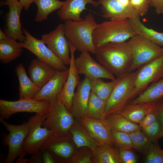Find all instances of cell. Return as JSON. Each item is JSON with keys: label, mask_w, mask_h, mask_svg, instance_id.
Wrapping results in <instances>:
<instances>
[{"label": "cell", "mask_w": 163, "mask_h": 163, "mask_svg": "<svg viewBox=\"0 0 163 163\" xmlns=\"http://www.w3.org/2000/svg\"><path fill=\"white\" fill-rule=\"evenodd\" d=\"M97 61L116 78L130 72L133 56L129 41L111 42L96 48Z\"/></svg>", "instance_id": "6da1fadb"}, {"label": "cell", "mask_w": 163, "mask_h": 163, "mask_svg": "<svg viewBox=\"0 0 163 163\" xmlns=\"http://www.w3.org/2000/svg\"><path fill=\"white\" fill-rule=\"evenodd\" d=\"M64 29L69 44L74 46L81 52H88L95 54L93 34L98 24L93 15L88 13L80 21L68 20L65 21Z\"/></svg>", "instance_id": "7a4b0ae2"}, {"label": "cell", "mask_w": 163, "mask_h": 163, "mask_svg": "<svg viewBox=\"0 0 163 163\" xmlns=\"http://www.w3.org/2000/svg\"><path fill=\"white\" fill-rule=\"evenodd\" d=\"M137 34L129 19H111L98 24L93 34L96 49L111 42L125 41Z\"/></svg>", "instance_id": "3957f363"}, {"label": "cell", "mask_w": 163, "mask_h": 163, "mask_svg": "<svg viewBox=\"0 0 163 163\" xmlns=\"http://www.w3.org/2000/svg\"><path fill=\"white\" fill-rule=\"evenodd\" d=\"M137 72V69L121 77L107 102L105 118L110 115L119 113L126 105L131 101V95Z\"/></svg>", "instance_id": "277c9868"}, {"label": "cell", "mask_w": 163, "mask_h": 163, "mask_svg": "<svg viewBox=\"0 0 163 163\" xmlns=\"http://www.w3.org/2000/svg\"><path fill=\"white\" fill-rule=\"evenodd\" d=\"M74 117L65 105L56 98L51 102L50 108L42 126L53 130L56 136L69 135L74 123Z\"/></svg>", "instance_id": "5b68a950"}, {"label": "cell", "mask_w": 163, "mask_h": 163, "mask_svg": "<svg viewBox=\"0 0 163 163\" xmlns=\"http://www.w3.org/2000/svg\"><path fill=\"white\" fill-rule=\"evenodd\" d=\"M47 114L36 113L28 119V133L23 146L26 154L32 155L40 150L54 133L53 130L42 126Z\"/></svg>", "instance_id": "8992f818"}, {"label": "cell", "mask_w": 163, "mask_h": 163, "mask_svg": "<svg viewBox=\"0 0 163 163\" xmlns=\"http://www.w3.org/2000/svg\"><path fill=\"white\" fill-rule=\"evenodd\" d=\"M51 102L33 98H23L16 101L0 99V118L8 119L19 112L35 113L47 114L51 107Z\"/></svg>", "instance_id": "52a82bcc"}, {"label": "cell", "mask_w": 163, "mask_h": 163, "mask_svg": "<svg viewBox=\"0 0 163 163\" xmlns=\"http://www.w3.org/2000/svg\"><path fill=\"white\" fill-rule=\"evenodd\" d=\"M129 41L132 46L133 51L130 72L135 71L163 54V47L138 34L131 38Z\"/></svg>", "instance_id": "ba28073f"}, {"label": "cell", "mask_w": 163, "mask_h": 163, "mask_svg": "<svg viewBox=\"0 0 163 163\" xmlns=\"http://www.w3.org/2000/svg\"><path fill=\"white\" fill-rule=\"evenodd\" d=\"M0 122L9 131L5 138L4 143L8 147V152L5 160V163H12L19 157H24L26 154L23 146L29 130L27 122L19 125L9 123L0 118Z\"/></svg>", "instance_id": "9c48e42d"}, {"label": "cell", "mask_w": 163, "mask_h": 163, "mask_svg": "<svg viewBox=\"0 0 163 163\" xmlns=\"http://www.w3.org/2000/svg\"><path fill=\"white\" fill-rule=\"evenodd\" d=\"M22 30L26 39L24 41L19 42L23 48L28 50L37 58L58 71H63L69 69L41 39L39 40L34 37L25 28H23Z\"/></svg>", "instance_id": "30bf717a"}, {"label": "cell", "mask_w": 163, "mask_h": 163, "mask_svg": "<svg viewBox=\"0 0 163 163\" xmlns=\"http://www.w3.org/2000/svg\"><path fill=\"white\" fill-rule=\"evenodd\" d=\"M132 100L151 83L163 78V54L138 69Z\"/></svg>", "instance_id": "8fae6325"}, {"label": "cell", "mask_w": 163, "mask_h": 163, "mask_svg": "<svg viewBox=\"0 0 163 163\" xmlns=\"http://www.w3.org/2000/svg\"><path fill=\"white\" fill-rule=\"evenodd\" d=\"M41 39L65 65H69V43L64 33V24H60L53 30L42 35Z\"/></svg>", "instance_id": "7c38bea8"}, {"label": "cell", "mask_w": 163, "mask_h": 163, "mask_svg": "<svg viewBox=\"0 0 163 163\" xmlns=\"http://www.w3.org/2000/svg\"><path fill=\"white\" fill-rule=\"evenodd\" d=\"M4 5L9 8L5 16L4 32L8 37L19 42L24 41L26 38L23 32L20 19L23 7L18 0H6L0 2V6Z\"/></svg>", "instance_id": "4fadbf2b"}, {"label": "cell", "mask_w": 163, "mask_h": 163, "mask_svg": "<svg viewBox=\"0 0 163 163\" xmlns=\"http://www.w3.org/2000/svg\"><path fill=\"white\" fill-rule=\"evenodd\" d=\"M75 64L79 74L84 75L91 80L105 78L111 80L116 78L92 57L89 52H81L75 59Z\"/></svg>", "instance_id": "5bb4252c"}, {"label": "cell", "mask_w": 163, "mask_h": 163, "mask_svg": "<svg viewBox=\"0 0 163 163\" xmlns=\"http://www.w3.org/2000/svg\"><path fill=\"white\" fill-rule=\"evenodd\" d=\"M70 53V61L68 76L63 88L57 98L62 102L71 112L72 100L74 91L79 82V73L75 64V53L76 48L69 44Z\"/></svg>", "instance_id": "9a60e30c"}, {"label": "cell", "mask_w": 163, "mask_h": 163, "mask_svg": "<svg viewBox=\"0 0 163 163\" xmlns=\"http://www.w3.org/2000/svg\"><path fill=\"white\" fill-rule=\"evenodd\" d=\"M91 92V80L85 77L80 81L72 100L71 113L77 119L88 116V104Z\"/></svg>", "instance_id": "2e32d148"}, {"label": "cell", "mask_w": 163, "mask_h": 163, "mask_svg": "<svg viewBox=\"0 0 163 163\" xmlns=\"http://www.w3.org/2000/svg\"><path fill=\"white\" fill-rule=\"evenodd\" d=\"M78 120L91 137L100 144L114 145L111 130L103 121L88 116L81 118Z\"/></svg>", "instance_id": "e0dca14e"}, {"label": "cell", "mask_w": 163, "mask_h": 163, "mask_svg": "<svg viewBox=\"0 0 163 163\" xmlns=\"http://www.w3.org/2000/svg\"><path fill=\"white\" fill-rule=\"evenodd\" d=\"M102 16L111 19H133L139 17L137 11L130 5H122L118 0H106L100 3Z\"/></svg>", "instance_id": "ac0fdd59"}, {"label": "cell", "mask_w": 163, "mask_h": 163, "mask_svg": "<svg viewBox=\"0 0 163 163\" xmlns=\"http://www.w3.org/2000/svg\"><path fill=\"white\" fill-rule=\"evenodd\" d=\"M69 73V69L63 71H58L33 99L51 102L57 98L62 90L67 78Z\"/></svg>", "instance_id": "d6986e66"}, {"label": "cell", "mask_w": 163, "mask_h": 163, "mask_svg": "<svg viewBox=\"0 0 163 163\" xmlns=\"http://www.w3.org/2000/svg\"><path fill=\"white\" fill-rule=\"evenodd\" d=\"M28 69L30 78L40 89L58 71L37 57L31 61Z\"/></svg>", "instance_id": "ffe728a7"}, {"label": "cell", "mask_w": 163, "mask_h": 163, "mask_svg": "<svg viewBox=\"0 0 163 163\" xmlns=\"http://www.w3.org/2000/svg\"><path fill=\"white\" fill-rule=\"evenodd\" d=\"M90 4L93 6L97 7L100 4L99 2L93 0H66L61 8L57 12V15L61 20L66 21L72 20L80 21L81 13L86 9V4Z\"/></svg>", "instance_id": "44dd1931"}, {"label": "cell", "mask_w": 163, "mask_h": 163, "mask_svg": "<svg viewBox=\"0 0 163 163\" xmlns=\"http://www.w3.org/2000/svg\"><path fill=\"white\" fill-rule=\"evenodd\" d=\"M68 135L56 136L52 135L44 147L51 151L60 160L65 161L73 153L74 148L68 141Z\"/></svg>", "instance_id": "7402d4cb"}, {"label": "cell", "mask_w": 163, "mask_h": 163, "mask_svg": "<svg viewBox=\"0 0 163 163\" xmlns=\"http://www.w3.org/2000/svg\"><path fill=\"white\" fill-rule=\"evenodd\" d=\"M15 72L19 82V99L34 98L40 89L28 77L25 69L21 63L16 66Z\"/></svg>", "instance_id": "603a6c76"}, {"label": "cell", "mask_w": 163, "mask_h": 163, "mask_svg": "<svg viewBox=\"0 0 163 163\" xmlns=\"http://www.w3.org/2000/svg\"><path fill=\"white\" fill-rule=\"evenodd\" d=\"M20 42L8 37L0 40V61L3 64L8 63L19 57L23 51Z\"/></svg>", "instance_id": "cb8c5ba5"}, {"label": "cell", "mask_w": 163, "mask_h": 163, "mask_svg": "<svg viewBox=\"0 0 163 163\" xmlns=\"http://www.w3.org/2000/svg\"><path fill=\"white\" fill-rule=\"evenodd\" d=\"M70 132L72 134L73 141L78 148L86 146L93 152L100 144L91 137L80 123H74Z\"/></svg>", "instance_id": "d4e9b609"}, {"label": "cell", "mask_w": 163, "mask_h": 163, "mask_svg": "<svg viewBox=\"0 0 163 163\" xmlns=\"http://www.w3.org/2000/svg\"><path fill=\"white\" fill-rule=\"evenodd\" d=\"M153 103H129L118 113L135 123L139 124L152 108Z\"/></svg>", "instance_id": "484cf974"}, {"label": "cell", "mask_w": 163, "mask_h": 163, "mask_svg": "<svg viewBox=\"0 0 163 163\" xmlns=\"http://www.w3.org/2000/svg\"><path fill=\"white\" fill-rule=\"evenodd\" d=\"M103 121L110 130L128 133L141 129L139 124L130 121L120 113L110 115Z\"/></svg>", "instance_id": "4316f807"}, {"label": "cell", "mask_w": 163, "mask_h": 163, "mask_svg": "<svg viewBox=\"0 0 163 163\" xmlns=\"http://www.w3.org/2000/svg\"><path fill=\"white\" fill-rule=\"evenodd\" d=\"M93 153L92 161L94 163H122L119 150L110 144H100Z\"/></svg>", "instance_id": "83f0119b"}, {"label": "cell", "mask_w": 163, "mask_h": 163, "mask_svg": "<svg viewBox=\"0 0 163 163\" xmlns=\"http://www.w3.org/2000/svg\"><path fill=\"white\" fill-rule=\"evenodd\" d=\"M129 20L137 34L163 47V33L158 32L146 27L141 22L139 17Z\"/></svg>", "instance_id": "f1b7e54d"}, {"label": "cell", "mask_w": 163, "mask_h": 163, "mask_svg": "<svg viewBox=\"0 0 163 163\" xmlns=\"http://www.w3.org/2000/svg\"><path fill=\"white\" fill-rule=\"evenodd\" d=\"M163 97V78L152 83L129 103H153Z\"/></svg>", "instance_id": "f546056e"}, {"label": "cell", "mask_w": 163, "mask_h": 163, "mask_svg": "<svg viewBox=\"0 0 163 163\" xmlns=\"http://www.w3.org/2000/svg\"><path fill=\"white\" fill-rule=\"evenodd\" d=\"M33 2L36 5L37 8L34 21L40 22L46 20L49 14L60 9L64 1L59 0H34Z\"/></svg>", "instance_id": "4dcf8cb0"}, {"label": "cell", "mask_w": 163, "mask_h": 163, "mask_svg": "<svg viewBox=\"0 0 163 163\" xmlns=\"http://www.w3.org/2000/svg\"><path fill=\"white\" fill-rule=\"evenodd\" d=\"M121 77L116 78L108 82H104L100 78L91 80V91L107 102Z\"/></svg>", "instance_id": "1f68e13d"}, {"label": "cell", "mask_w": 163, "mask_h": 163, "mask_svg": "<svg viewBox=\"0 0 163 163\" xmlns=\"http://www.w3.org/2000/svg\"><path fill=\"white\" fill-rule=\"evenodd\" d=\"M107 102L99 97L91 91L88 104V117L103 121L105 118Z\"/></svg>", "instance_id": "d6a6232c"}, {"label": "cell", "mask_w": 163, "mask_h": 163, "mask_svg": "<svg viewBox=\"0 0 163 163\" xmlns=\"http://www.w3.org/2000/svg\"><path fill=\"white\" fill-rule=\"evenodd\" d=\"M127 133L131 138L133 149L144 155L152 143L149 138L141 129Z\"/></svg>", "instance_id": "836d02e7"}, {"label": "cell", "mask_w": 163, "mask_h": 163, "mask_svg": "<svg viewBox=\"0 0 163 163\" xmlns=\"http://www.w3.org/2000/svg\"><path fill=\"white\" fill-rule=\"evenodd\" d=\"M141 130L152 143L160 147L159 139L163 137V122L158 120L150 126L141 128Z\"/></svg>", "instance_id": "e575fe53"}, {"label": "cell", "mask_w": 163, "mask_h": 163, "mask_svg": "<svg viewBox=\"0 0 163 163\" xmlns=\"http://www.w3.org/2000/svg\"><path fill=\"white\" fill-rule=\"evenodd\" d=\"M113 145L118 150L132 149L133 143L129 135L126 132L111 130Z\"/></svg>", "instance_id": "d590c367"}, {"label": "cell", "mask_w": 163, "mask_h": 163, "mask_svg": "<svg viewBox=\"0 0 163 163\" xmlns=\"http://www.w3.org/2000/svg\"><path fill=\"white\" fill-rule=\"evenodd\" d=\"M144 155L145 163H163V149L153 143Z\"/></svg>", "instance_id": "8d00e7d4"}, {"label": "cell", "mask_w": 163, "mask_h": 163, "mask_svg": "<svg viewBox=\"0 0 163 163\" xmlns=\"http://www.w3.org/2000/svg\"><path fill=\"white\" fill-rule=\"evenodd\" d=\"M151 2L150 0H130L129 3L139 16H142L147 13Z\"/></svg>", "instance_id": "74e56055"}, {"label": "cell", "mask_w": 163, "mask_h": 163, "mask_svg": "<svg viewBox=\"0 0 163 163\" xmlns=\"http://www.w3.org/2000/svg\"><path fill=\"white\" fill-rule=\"evenodd\" d=\"M158 120L157 114L153 103L152 108L139 125L141 128L149 126L155 123Z\"/></svg>", "instance_id": "f35d334b"}, {"label": "cell", "mask_w": 163, "mask_h": 163, "mask_svg": "<svg viewBox=\"0 0 163 163\" xmlns=\"http://www.w3.org/2000/svg\"><path fill=\"white\" fill-rule=\"evenodd\" d=\"M120 157L122 163H136L138 157L132 149L119 150Z\"/></svg>", "instance_id": "ab89813d"}, {"label": "cell", "mask_w": 163, "mask_h": 163, "mask_svg": "<svg viewBox=\"0 0 163 163\" xmlns=\"http://www.w3.org/2000/svg\"><path fill=\"white\" fill-rule=\"evenodd\" d=\"M41 150L43 163H54L59 160L51 151L44 147Z\"/></svg>", "instance_id": "60d3db41"}, {"label": "cell", "mask_w": 163, "mask_h": 163, "mask_svg": "<svg viewBox=\"0 0 163 163\" xmlns=\"http://www.w3.org/2000/svg\"><path fill=\"white\" fill-rule=\"evenodd\" d=\"M153 104L158 120L163 122V97Z\"/></svg>", "instance_id": "b9f144b4"}, {"label": "cell", "mask_w": 163, "mask_h": 163, "mask_svg": "<svg viewBox=\"0 0 163 163\" xmlns=\"http://www.w3.org/2000/svg\"><path fill=\"white\" fill-rule=\"evenodd\" d=\"M151 6L155 8V11L158 14H163V0H150Z\"/></svg>", "instance_id": "7bdbcfd3"}, {"label": "cell", "mask_w": 163, "mask_h": 163, "mask_svg": "<svg viewBox=\"0 0 163 163\" xmlns=\"http://www.w3.org/2000/svg\"><path fill=\"white\" fill-rule=\"evenodd\" d=\"M29 163H43L41 149L32 155Z\"/></svg>", "instance_id": "ee69618b"}, {"label": "cell", "mask_w": 163, "mask_h": 163, "mask_svg": "<svg viewBox=\"0 0 163 163\" xmlns=\"http://www.w3.org/2000/svg\"><path fill=\"white\" fill-rule=\"evenodd\" d=\"M34 0H19V1L25 10L27 11Z\"/></svg>", "instance_id": "f6af8a7d"}, {"label": "cell", "mask_w": 163, "mask_h": 163, "mask_svg": "<svg viewBox=\"0 0 163 163\" xmlns=\"http://www.w3.org/2000/svg\"><path fill=\"white\" fill-rule=\"evenodd\" d=\"M91 156L85 155L80 158L76 162L78 163H91L92 162Z\"/></svg>", "instance_id": "bcb514c9"}, {"label": "cell", "mask_w": 163, "mask_h": 163, "mask_svg": "<svg viewBox=\"0 0 163 163\" xmlns=\"http://www.w3.org/2000/svg\"><path fill=\"white\" fill-rule=\"evenodd\" d=\"M29 160L23 157H19L17 158L16 162L17 163H26L29 162Z\"/></svg>", "instance_id": "7dc6e473"}, {"label": "cell", "mask_w": 163, "mask_h": 163, "mask_svg": "<svg viewBox=\"0 0 163 163\" xmlns=\"http://www.w3.org/2000/svg\"><path fill=\"white\" fill-rule=\"evenodd\" d=\"M8 36L5 32H4L1 29H0V40H3L7 38Z\"/></svg>", "instance_id": "c3c4849f"}, {"label": "cell", "mask_w": 163, "mask_h": 163, "mask_svg": "<svg viewBox=\"0 0 163 163\" xmlns=\"http://www.w3.org/2000/svg\"><path fill=\"white\" fill-rule=\"evenodd\" d=\"M118 1L123 5L126 6L129 3L130 0H118Z\"/></svg>", "instance_id": "681fc988"}, {"label": "cell", "mask_w": 163, "mask_h": 163, "mask_svg": "<svg viewBox=\"0 0 163 163\" xmlns=\"http://www.w3.org/2000/svg\"><path fill=\"white\" fill-rule=\"evenodd\" d=\"M105 0H99L98 2H99V3H100V2H103Z\"/></svg>", "instance_id": "f907efd6"}, {"label": "cell", "mask_w": 163, "mask_h": 163, "mask_svg": "<svg viewBox=\"0 0 163 163\" xmlns=\"http://www.w3.org/2000/svg\"></svg>", "instance_id": "816d5d0a"}]
</instances>
